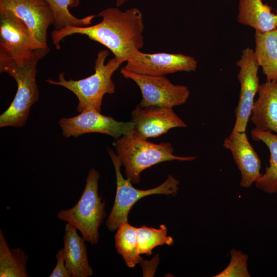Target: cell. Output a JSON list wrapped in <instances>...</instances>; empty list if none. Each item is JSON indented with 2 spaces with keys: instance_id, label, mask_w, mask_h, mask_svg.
Returning <instances> with one entry per match:
<instances>
[{
  "instance_id": "cell-9",
  "label": "cell",
  "mask_w": 277,
  "mask_h": 277,
  "mask_svg": "<svg viewBox=\"0 0 277 277\" xmlns=\"http://www.w3.org/2000/svg\"><path fill=\"white\" fill-rule=\"evenodd\" d=\"M236 65L240 68L237 77L240 84V92L235 109V122L232 131L246 132L254 98L260 86L258 75L260 67L254 50L249 47L244 49Z\"/></svg>"
},
{
  "instance_id": "cell-8",
  "label": "cell",
  "mask_w": 277,
  "mask_h": 277,
  "mask_svg": "<svg viewBox=\"0 0 277 277\" xmlns=\"http://www.w3.org/2000/svg\"><path fill=\"white\" fill-rule=\"evenodd\" d=\"M58 124L62 134L66 138L77 137L90 133H100L111 136L115 140L133 132L134 123L120 122L113 117L103 115L94 110H87L69 118L62 117Z\"/></svg>"
},
{
  "instance_id": "cell-4",
  "label": "cell",
  "mask_w": 277,
  "mask_h": 277,
  "mask_svg": "<svg viewBox=\"0 0 277 277\" xmlns=\"http://www.w3.org/2000/svg\"><path fill=\"white\" fill-rule=\"evenodd\" d=\"M112 145L125 167L127 179L134 184L140 182L142 171L154 165L173 160L192 161L196 159L195 156L175 155L171 143L155 144L133 132L116 139Z\"/></svg>"
},
{
  "instance_id": "cell-11",
  "label": "cell",
  "mask_w": 277,
  "mask_h": 277,
  "mask_svg": "<svg viewBox=\"0 0 277 277\" xmlns=\"http://www.w3.org/2000/svg\"><path fill=\"white\" fill-rule=\"evenodd\" d=\"M126 63L123 67L127 71L153 76H165L182 71L194 72L197 65L193 57L182 53H146L140 50Z\"/></svg>"
},
{
  "instance_id": "cell-19",
  "label": "cell",
  "mask_w": 277,
  "mask_h": 277,
  "mask_svg": "<svg viewBox=\"0 0 277 277\" xmlns=\"http://www.w3.org/2000/svg\"><path fill=\"white\" fill-rule=\"evenodd\" d=\"M253 140L263 142L270 152L269 166L255 183L256 187L268 193H277V135L254 128L250 132Z\"/></svg>"
},
{
  "instance_id": "cell-2",
  "label": "cell",
  "mask_w": 277,
  "mask_h": 277,
  "mask_svg": "<svg viewBox=\"0 0 277 277\" xmlns=\"http://www.w3.org/2000/svg\"><path fill=\"white\" fill-rule=\"evenodd\" d=\"M49 52V48L28 56L14 58L0 57V72H6L17 83L15 95L0 115V127L19 128L26 124L31 106L39 97L36 83L37 65Z\"/></svg>"
},
{
  "instance_id": "cell-21",
  "label": "cell",
  "mask_w": 277,
  "mask_h": 277,
  "mask_svg": "<svg viewBox=\"0 0 277 277\" xmlns=\"http://www.w3.org/2000/svg\"><path fill=\"white\" fill-rule=\"evenodd\" d=\"M114 236L117 252L122 256L126 265L133 268L143 261L139 252L136 228L127 222L117 228Z\"/></svg>"
},
{
  "instance_id": "cell-26",
  "label": "cell",
  "mask_w": 277,
  "mask_h": 277,
  "mask_svg": "<svg viewBox=\"0 0 277 277\" xmlns=\"http://www.w3.org/2000/svg\"><path fill=\"white\" fill-rule=\"evenodd\" d=\"M128 0H115V5L117 7H120Z\"/></svg>"
},
{
  "instance_id": "cell-16",
  "label": "cell",
  "mask_w": 277,
  "mask_h": 277,
  "mask_svg": "<svg viewBox=\"0 0 277 277\" xmlns=\"http://www.w3.org/2000/svg\"><path fill=\"white\" fill-rule=\"evenodd\" d=\"M63 242L64 258L71 277L91 276L93 271L88 261L86 240L69 223L65 226Z\"/></svg>"
},
{
  "instance_id": "cell-12",
  "label": "cell",
  "mask_w": 277,
  "mask_h": 277,
  "mask_svg": "<svg viewBox=\"0 0 277 277\" xmlns=\"http://www.w3.org/2000/svg\"><path fill=\"white\" fill-rule=\"evenodd\" d=\"M0 12L19 18L38 41L48 45L47 31L53 25L54 17L45 0H0Z\"/></svg>"
},
{
  "instance_id": "cell-10",
  "label": "cell",
  "mask_w": 277,
  "mask_h": 277,
  "mask_svg": "<svg viewBox=\"0 0 277 277\" xmlns=\"http://www.w3.org/2000/svg\"><path fill=\"white\" fill-rule=\"evenodd\" d=\"M48 48L34 37L22 20L0 12V57H24Z\"/></svg>"
},
{
  "instance_id": "cell-5",
  "label": "cell",
  "mask_w": 277,
  "mask_h": 277,
  "mask_svg": "<svg viewBox=\"0 0 277 277\" xmlns=\"http://www.w3.org/2000/svg\"><path fill=\"white\" fill-rule=\"evenodd\" d=\"M100 173L91 168L86 179V185L77 203L71 208L62 209L57 219L66 222L79 230L82 237L91 245L99 240L98 228L106 217L105 201L98 194Z\"/></svg>"
},
{
  "instance_id": "cell-17",
  "label": "cell",
  "mask_w": 277,
  "mask_h": 277,
  "mask_svg": "<svg viewBox=\"0 0 277 277\" xmlns=\"http://www.w3.org/2000/svg\"><path fill=\"white\" fill-rule=\"evenodd\" d=\"M238 22L261 33L277 29V11L262 0H240Z\"/></svg>"
},
{
  "instance_id": "cell-3",
  "label": "cell",
  "mask_w": 277,
  "mask_h": 277,
  "mask_svg": "<svg viewBox=\"0 0 277 277\" xmlns=\"http://www.w3.org/2000/svg\"><path fill=\"white\" fill-rule=\"evenodd\" d=\"M109 54V50L106 49L98 52L94 66V72L90 76L78 80H67L65 73L61 72L58 81L48 79L46 82L51 85L63 86L74 93L78 101L76 107L78 112L87 110L101 112L104 95L115 92L112 76L122 65L114 57L105 63Z\"/></svg>"
},
{
  "instance_id": "cell-20",
  "label": "cell",
  "mask_w": 277,
  "mask_h": 277,
  "mask_svg": "<svg viewBox=\"0 0 277 277\" xmlns=\"http://www.w3.org/2000/svg\"><path fill=\"white\" fill-rule=\"evenodd\" d=\"M28 256L19 248L10 249L0 230V276L28 277Z\"/></svg>"
},
{
  "instance_id": "cell-24",
  "label": "cell",
  "mask_w": 277,
  "mask_h": 277,
  "mask_svg": "<svg viewBox=\"0 0 277 277\" xmlns=\"http://www.w3.org/2000/svg\"><path fill=\"white\" fill-rule=\"evenodd\" d=\"M231 260L227 267L214 277H249L247 266L248 255L240 250L232 249L230 251Z\"/></svg>"
},
{
  "instance_id": "cell-22",
  "label": "cell",
  "mask_w": 277,
  "mask_h": 277,
  "mask_svg": "<svg viewBox=\"0 0 277 277\" xmlns=\"http://www.w3.org/2000/svg\"><path fill=\"white\" fill-rule=\"evenodd\" d=\"M52 10L56 30L64 29L68 26H87L91 24L95 15H90L83 18L74 16L69 11V8L77 7L80 0H45Z\"/></svg>"
},
{
  "instance_id": "cell-6",
  "label": "cell",
  "mask_w": 277,
  "mask_h": 277,
  "mask_svg": "<svg viewBox=\"0 0 277 277\" xmlns=\"http://www.w3.org/2000/svg\"><path fill=\"white\" fill-rule=\"evenodd\" d=\"M107 152L114 168L116 182L114 204L106 222L110 231H114L121 224L127 222L130 209L140 199L152 194L175 195L177 193L180 182L171 175L156 187L148 190L134 188L131 181L123 176L121 172L122 165L116 153L109 148H107Z\"/></svg>"
},
{
  "instance_id": "cell-15",
  "label": "cell",
  "mask_w": 277,
  "mask_h": 277,
  "mask_svg": "<svg viewBox=\"0 0 277 277\" xmlns=\"http://www.w3.org/2000/svg\"><path fill=\"white\" fill-rule=\"evenodd\" d=\"M250 121L255 128L277 135V80L260 84Z\"/></svg>"
},
{
  "instance_id": "cell-14",
  "label": "cell",
  "mask_w": 277,
  "mask_h": 277,
  "mask_svg": "<svg viewBox=\"0 0 277 277\" xmlns=\"http://www.w3.org/2000/svg\"><path fill=\"white\" fill-rule=\"evenodd\" d=\"M224 147L229 150L240 171V185L248 188L262 176L261 160L249 142L246 132H231L223 142Z\"/></svg>"
},
{
  "instance_id": "cell-1",
  "label": "cell",
  "mask_w": 277,
  "mask_h": 277,
  "mask_svg": "<svg viewBox=\"0 0 277 277\" xmlns=\"http://www.w3.org/2000/svg\"><path fill=\"white\" fill-rule=\"evenodd\" d=\"M97 16L102 20L93 26H68L60 30H53L51 38L55 48L60 49L61 42L68 36L84 35L107 47L122 64L143 47L145 26L142 13L138 9L132 8L123 11L110 7L102 10Z\"/></svg>"
},
{
  "instance_id": "cell-18",
  "label": "cell",
  "mask_w": 277,
  "mask_h": 277,
  "mask_svg": "<svg viewBox=\"0 0 277 277\" xmlns=\"http://www.w3.org/2000/svg\"><path fill=\"white\" fill-rule=\"evenodd\" d=\"M254 38L255 57L266 77V82L276 80L277 29L265 33L255 31Z\"/></svg>"
},
{
  "instance_id": "cell-7",
  "label": "cell",
  "mask_w": 277,
  "mask_h": 277,
  "mask_svg": "<svg viewBox=\"0 0 277 277\" xmlns=\"http://www.w3.org/2000/svg\"><path fill=\"white\" fill-rule=\"evenodd\" d=\"M120 73L139 87L142 96L139 105L142 108L158 106L172 108L185 104L189 97L190 91L186 86L174 85L165 76L136 73L123 67L121 68Z\"/></svg>"
},
{
  "instance_id": "cell-23",
  "label": "cell",
  "mask_w": 277,
  "mask_h": 277,
  "mask_svg": "<svg viewBox=\"0 0 277 277\" xmlns=\"http://www.w3.org/2000/svg\"><path fill=\"white\" fill-rule=\"evenodd\" d=\"M138 245L140 254L150 255L155 247L173 243L172 238L167 235V227L161 225L159 229L142 226L136 228Z\"/></svg>"
},
{
  "instance_id": "cell-13",
  "label": "cell",
  "mask_w": 277,
  "mask_h": 277,
  "mask_svg": "<svg viewBox=\"0 0 277 277\" xmlns=\"http://www.w3.org/2000/svg\"><path fill=\"white\" fill-rule=\"evenodd\" d=\"M134 123L133 133L144 140L160 136L174 128L186 127L185 122L172 108L138 105L131 112Z\"/></svg>"
},
{
  "instance_id": "cell-25",
  "label": "cell",
  "mask_w": 277,
  "mask_h": 277,
  "mask_svg": "<svg viewBox=\"0 0 277 277\" xmlns=\"http://www.w3.org/2000/svg\"><path fill=\"white\" fill-rule=\"evenodd\" d=\"M57 260L56 264L49 277H71L67 270L63 255V249L58 250L55 255Z\"/></svg>"
}]
</instances>
